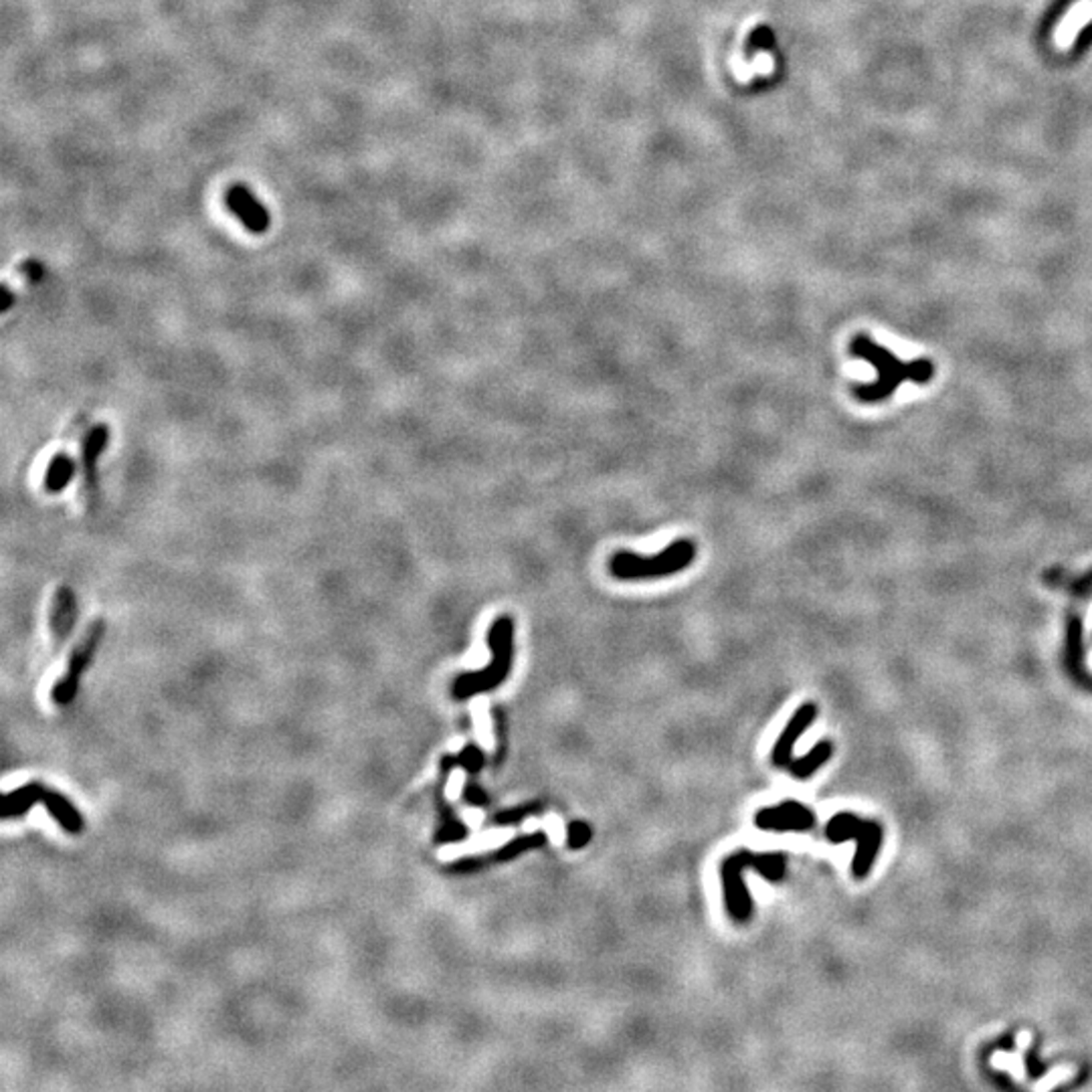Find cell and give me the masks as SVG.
Wrapping results in <instances>:
<instances>
[{
  "mask_svg": "<svg viewBox=\"0 0 1092 1092\" xmlns=\"http://www.w3.org/2000/svg\"><path fill=\"white\" fill-rule=\"evenodd\" d=\"M698 555L692 538H676L664 551L655 555H637L617 551L609 559V573L619 581H655L686 571Z\"/></svg>",
  "mask_w": 1092,
  "mask_h": 1092,
  "instance_id": "cell-1",
  "label": "cell"
},
{
  "mask_svg": "<svg viewBox=\"0 0 1092 1092\" xmlns=\"http://www.w3.org/2000/svg\"><path fill=\"white\" fill-rule=\"evenodd\" d=\"M488 645L492 649V662L478 672L460 674L452 684V694L458 700L492 692L506 682L514 660V621L510 615L498 617L488 631Z\"/></svg>",
  "mask_w": 1092,
  "mask_h": 1092,
  "instance_id": "cell-2",
  "label": "cell"
},
{
  "mask_svg": "<svg viewBox=\"0 0 1092 1092\" xmlns=\"http://www.w3.org/2000/svg\"><path fill=\"white\" fill-rule=\"evenodd\" d=\"M826 838L832 844L856 842V854L852 860V874L856 879H866L883 844V828L877 822L860 820L854 813H836L828 828Z\"/></svg>",
  "mask_w": 1092,
  "mask_h": 1092,
  "instance_id": "cell-3",
  "label": "cell"
},
{
  "mask_svg": "<svg viewBox=\"0 0 1092 1092\" xmlns=\"http://www.w3.org/2000/svg\"><path fill=\"white\" fill-rule=\"evenodd\" d=\"M103 633H105V621L103 619H93L87 629L83 631L81 639L77 641V645L73 647L71 655H69V662H67V670L65 674L55 682L53 690H51V698L57 706H69L77 692H79V682L85 674V670L89 668V664L93 662V655L103 639Z\"/></svg>",
  "mask_w": 1092,
  "mask_h": 1092,
  "instance_id": "cell-4",
  "label": "cell"
},
{
  "mask_svg": "<svg viewBox=\"0 0 1092 1092\" xmlns=\"http://www.w3.org/2000/svg\"><path fill=\"white\" fill-rule=\"evenodd\" d=\"M760 864H762V854H750L748 850H740L728 856L720 866L724 907L736 923H746L752 913V901L744 885L742 872L744 870L760 872Z\"/></svg>",
  "mask_w": 1092,
  "mask_h": 1092,
  "instance_id": "cell-5",
  "label": "cell"
},
{
  "mask_svg": "<svg viewBox=\"0 0 1092 1092\" xmlns=\"http://www.w3.org/2000/svg\"><path fill=\"white\" fill-rule=\"evenodd\" d=\"M754 826L758 830L773 832H807L815 826V815L795 799H787L777 807H764L756 811Z\"/></svg>",
  "mask_w": 1092,
  "mask_h": 1092,
  "instance_id": "cell-6",
  "label": "cell"
},
{
  "mask_svg": "<svg viewBox=\"0 0 1092 1092\" xmlns=\"http://www.w3.org/2000/svg\"><path fill=\"white\" fill-rule=\"evenodd\" d=\"M109 444V427L105 423H97L89 427L81 440L79 448V470L83 478V492L87 498H93L97 492V468L99 458L107 450Z\"/></svg>",
  "mask_w": 1092,
  "mask_h": 1092,
  "instance_id": "cell-7",
  "label": "cell"
},
{
  "mask_svg": "<svg viewBox=\"0 0 1092 1092\" xmlns=\"http://www.w3.org/2000/svg\"><path fill=\"white\" fill-rule=\"evenodd\" d=\"M225 202L231 208V212L245 225L247 231L261 235L269 229V212L267 208L257 200V196L249 190L247 184L235 182L225 192Z\"/></svg>",
  "mask_w": 1092,
  "mask_h": 1092,
  "instance_id": "cell-8",
  "label": "cell"
},
{
  "mask_svg": "<svg viewBox=\"0 0 1092 1092\" xmlns=\"http://www.w3.org/2000/svg\"><path fill=\"white\" fill-rule=\"evenodd\" d=\"M546 842H549V838H546V834L542 830L534 832V834H526V836H520V838H514L512 842H508L506 846L498 848L492 856L488 858H466V860H460L456 864H452V872H458V874H470V872H476L480 868H486V864L490 862H510L522 854H526L528 850H536V848H542Z\"/></svg>",
  "mask_w": 1092,
  "mask_h": 1092,
  "instance_id": "cell-9",
  "label": "cell"
},
{
  "mask_svg": "<svg viewBox=\"0 0 1092 1092\" xmlns=\"http://www.w3.org/2000/svg\"><path fill=\"white\" fill-rule=\"evenodd\" d=\"M75 617H77L75 593L71 587L63 585L55 591L51 599V607H49V629H51L53 651H59L67 643L75 625Z\"/></svg>",
  "mask_w": 1092,
  "mask_h": 1092,
  "instance_id": "cell-10",
  "label": "cell"
},
{
  "mask_svg": "<svg viewBox=\"0 0 1092 1092\" xmlns=\"http://www.w3.org/2000/svg\"><path fill=\"white\" fill-rule=\"evenodd\" d=\"M817 716V706L813 702H805L793 716L791 720L787 722V726L783 728L781 736L777 738L775 746H773V754H771V760L773 764H777V767H789L791 760H793V746L795 742L799 740V736L803 734L805 728H809L813 724Z\"/></svg>",
  "mask_w": 1092,
  "mask_h": 1092,
  "instance_id": "cell-11",
  "label": "cell"
},
{
  "mask_svg": "<svg viewBox=\"0 0 1092 1092\" xmlns=\"http://www.w3.org/2000/svg\"><path fill=\"white\" fill-rule=\"evenodd\" d=\"M1090 21H1092V0H1078V3L1062 17L1056 29V35H1054L1056 47L1064 51L1070 49L1074 45L1078 31Z\"/></svg>",
  "mask_w": 1092,
  "mask_h": 1092,
  "instance_id": "cell-12",
  "label": "cell"
},
{
  "mask_svg": "<svg viewBox=\"0 0 1092 1092\" xmlns=\"http://www.w3.org/2000/svg\"><path fill=\"white\" fill-rule=\"evenodd\" d=\"M41 803L47 807V811L53 815V820L67 830L69 834H81L83 832V817L77 813V809L59 793L51 789H43Z\"/></svg>",
  "mask_w": 1092,
  "mask_h": 1092,
  "instance_id": "cell-13",
  "label": "cell"
},
{
  "mask_svg": "<svg viewBox=\"0 0 1092 1092\" xmlns=\"http://www.w3.org/2000/svg\"><path fill=\"white\" fill-rule=\"evenodd\" d=\"M43 789H45L43 783L31 781V783L7 793L5 799H3V817L11 820V817H19V815L27 813L35 803H41Z\"/></svg>",
  "mask_w": 1092,
  "mask_h": 1092,
  "instance_id": "cell-14",
  "label": "cell"
},
{
  "mask_svg": "<svg viewBox=\"0 0 1092 1092\" xmlns=\"http://www.w3.org/2000/svg\"><path fill=\"white\" fill-rule=\"evenodd\" d=\"M73 476H75V462L67 454H57L53 456V460L49 462L45 470L43 486L49 494H59L71 484Z\"/></svg>",
  "mask_w": 1092,
  "mask_h": 1092,
  "instance_id": "cell-15",
  "label": "cell"
},
{
  "mask_svg": "<svg viewBox=\"0 0 1092 1092\" xmlns=\"http://www.w3.org/2000/svg\"><path fill=\"white\" fill-rule=\"evenodd\" d=\"M832 750H834L832 742L822 740V742H817L805 756H801V758H797V760H791V764H789L787 769H789V773H791L793 777H797V779H809V777L822 767V764H826V762L830 760Z\"/></svg>",
  "mask_w": 1092,
  "mask_h": 1092,
  "instance_id": "cell-16",
  "label": "cell"
},
{
  "mask_svg": "<svg viewBox=\"0 0 1092 1092\" xmlns=\"http://www.w3.org/2000/svg\"><path fill=\"white\" fill-rule=\"evenodd\" d=\"M440 809H442V828L435 836V842L450 844V842H462L468 838V828L456 817L452 807L444 801L442 789H440Z\"/></svg>",
  "mask_w": 1092,
  "mask_h": 1092,
  "instance_id": "cell-17",
  "label": "cell"
},
{
  "mask_svg": "<svg viewBox=\"0 0 1092 1092\" xmlns=\"http://www.w3.org/2000/svg\"><path fill=\"white\" fill-rule=\"evenodd\" d=\"M542 803L540 801H532V803H524L520 807H514V809H508V811H502L498 815H494L492 824L494 826H516L520 822H524L526 817L542 811Z\"/></svg>",
  "mask_w": 1092,
  "mask_h": 1092,
  "instance_id": "cell-18",
  "label": "cell"
},
{
  "mask_svg": "<svg viewBox=\"0 0 1092 1092\" xmlns=\"http://www.w3.org/2000/svg\"><path fill=\"white\" fill-rule=\"evenodd\" d=\"M484 764H486V754L476 744H468L458 754V767H464L472 775H476L484 767Z\"/></svg>",
  "mask_w": 1092,
  "mask_h": 1092,
  "instance_id": "cell-19",
  "label": "cell"
},
{
  "mask_svg": "<svg viewBox=\"0 0 1092 1092\" xmlns=\"http://www.w3.org/2000/svg\"><path fill=\"white\" fill-rule=\"evenodd\" d=\"M593 838V830L585 822H571L567 830V844L571 850L585 848Z\"/></svg>",
  "mask_w": 1092,
  "mask_h": 1092,
  "instance_id": "cell-20",
  "label": "cell"
},
{
  "mask_svg": "<svg viewBox=\"0 0 1092 1092\" xmlns=\"http://www.w3.org/2000/svg\"><path fill=\"white\" fill-rule=\"evenodd\" d=\"M19 271L27 278L29 284H39V282H43V278H45V267H43V263L37 261V259H27V261H23V263L19 265Z\"/></svg>",
  "mask_w": 1092,
  "mask_h": 1092,
  "instance_id": "cell-21",
  "label": "cell"
},
{
  "mask_svg": "<svg viewBox=\"0 0 1092 1092\" xmlns=\"http://www.w3.org/2000/svg\"><path fill=\"white\" fill-rule=\"evenodd\" d=\"M464 801L468 805H476V807H486L490 803V797L486 795V791L476 785V783H468L466 789H464Z\"/></svg>",
  "mask_w": 1092,
  "mask_h": 1092,
  "instance_id": "cell-22",
  "label": "cell"
},
{
  "mask_svg": "<svg viewBox=\"0 0 1092 1092\" xmlns=\"http://www.w3.org/2000/svg\"><path fill=\"white\" fill-rule=\"evenodd\" d=\"M3 298H5V304H3V314H7V312H9L11 308H13V304H15V294H13V292H11V290H9L7 286H5V288H3Z\"/></svg>",
  "mask_w": 1092,
  "mask_h": 1092,
  "instance_id": "cell-23",
  "label": "cell"
}]
</instances>
